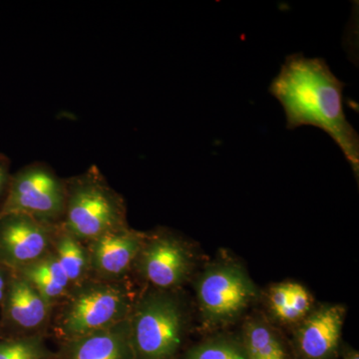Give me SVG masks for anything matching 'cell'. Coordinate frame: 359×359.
I'll return each instance as SVG.
<instances>
[{"label":"cell","mask_w":359,"mask_h":359,"mask_svg":"<svg viewBox=\"0 0 359 359\" xmlns=\"http://www.w3.org/2000/svg\"><path fill=\"white\" fill-rule=\"evenodd\" d=\"M184 359H247V355L242 339L221 335L192 347Z\"/></svg>","instance_id":"e0dca14e"},{"label":"cell","mask_w":359,"mask_h":359,"mask_svg":"<svg viewBox=\"0 0 359 359\" xmlns=\"http://www.w3.org/2000/svg\"><path fill=\"white\" fill-rule=\"evenodd\" d=\"M11 278H8V273H6V268L0 266V304L4 302V297H6L7 287H8V283L9 280H11Z\"/></svg>","instance_id":"44dd1931"},{"label":"cell","mask_w":359,"mask_h":359,"mask_svg":"<svg viewBox=\"0 0 359 359\" xmlns=\"http://www.w3.org/2000/svg\"><path fill=\"white\" fill-rule=\"evenodd\" d=\"M56 330L63 342L117 325L131 314L134 302L121 282L89 278L75 285L63 301Z\"/></svg>","instance_id":"3957f363"},{"label":"cell","mask_w":359,"mask_h":359,"mask_svg":"<svg viewBox=\"0 0 359 359\" xmlns=\"http://www.w3.org/2000/svg\"><path fill=\"white\" fill-rule=\"evenodd\" d=\"M13 273L29 283L51 308L59 302L65 301L72 289L65 269L52 250L34 263Z\"/></svg>","instance_id":"4fadbf2b"},{"label":"cell","mask_w":359,"mask_h":359,"mask_svg":"<svg viewBox=\"0 0 359 359\" xmlns=\"http://www.w3.org/2000/svg\"><path fill=\"white\" fill-rule=\"evenodd\" d=\"M256 292L248 273L233 263L212 264L197 283L201 313L212 325L237 318L249 306Z\"/></svg>","instance_id":"8992f818"},{"label":"cell","mask_w":359,"mask_h":359,"mask_svg":"<svg viewBox=\"0 0 359 359\" xmlns=\"http://www.w3.org/2000/svg\"><path fill=\"white\" fill-rule=\"evenodd\" d=\"M40 334L0 341V359H56Z\"/></svg>","instance_id":"2e32d148"},{"label":"cell","mask_w":359,"mask_h":359,"mask_svg":"<svg viewBox=\"0 0 359 359\" xmlns=\"http://www.w3.org/2000/svg\"><path fill=\"white\" fill-rule=\"evenodd\" d=\"M61 359H136L130 316L108 328L63 342Z\"/></svg>","instance_id":"8fae6325"},{"label":"cell","mask_w":359,"mask_h":359,"mask_svg":"<svg viewBox=\"0 0 359 359\" xmlns=\"http://www.w3.org/2000/svg\"><path fill=\"white\" fill-rule=\"evenodd\" d=\"M242 342L247 359H289L282 340L262 320L245 323Z\"/></svg>","instance_id":"9a60e30c"},{"label":"cell","mask_w":359,"mask_h":359,"mask_svg":"<svg viewBox=\"0 0 359 359\" xmlns=\"http://www.w3.org/2000/svg\"><path fill=\"white\" fill-rule=\"evenodd\" d=\"M51 250L65 269L72 287L89 278L91 268L88 248L66 231L60 224L56 226Z\"/></svg>","instance_id":"5bb4252c"},{"label":"cell","mask_w":359,"mask_h":359,"mask_svg":"<svg viewBox=\"0 0 359 359\" xmlns=\"http://www.w3.org/2000/svg\"><path fill=\"white\" fill-rule=\"evenodd\" d=\"M2 304L6 320L29 334H39L48 321L52 309L29 283L15 273L9 280Z\"/></svg>","instance_id":"7c38bea8"},{"label":"cell","mask_w":359,"mask_h":359,"mask_svg":"<svg viewBox=\"0 0 359 359\" xmlns=\"http://www.w3.org/2000/svg\"><path fill=\"white\" fill-rule=\"evenodd\" d=\"M130 327L136 359H173L183 342V309L172 294L149 292L134 304Z\"/></svg>","instance_id":"277c9868"},{"label":"cell","mask_w":359,"mask_h":359,"mask_svg":"<svg viewBox=\"0 0 359 359\" xmlns=\"http://www.w3.org/2000/svg\"><path fill=\"white\" fill-rule=\"evenodd\" d=\"M147 235L129 226L109 231L87 244L93 278L121 282L135 264Z\"/></svg>","instance_id":"9c48e42d"},{"label":"cell","mask_w":359,"mask_h":359,"mask_svg":"<svg viewBox=\"0 0 359 359\" xmlns=\"http://www.w3.org/2000/svg\"><path fill=\"white\" fill-rule=\"evenodd\" d=\"M65 182V205L60 226L84 244L128 226L126 204L96 166Z\"/></svg>","instance_id":"7a4b0ae2"},{"label":"cell","mask_w":359,"mask_h":359,"mask_svg":"<svg viewBox=\"0 0 359 359\" xmlns=\"http://www.w3.org/2000/svg\"><path fill=\"white\" fill-rule=\"evenodd\" d=\"M56 226L25 214L0 216V266L16 271L46 256Z\"/></svg>","instance_id":"52a82bcc"},{"label":"cell","mask_w":359,"mask_h":359,"mask_svg":"<svg viewBox=\"0 0 359 359\" xmlns=\"http://www.w3.org/2000/svg\"><path fill=\"white\" fill-rule=\"evenodd\" d=\"M292 283L276 285L269 290V302L271 313L280 320V316L289 306Z\"/></svg>","instance_id":"d6986e66"},{"label":"cell","mask_w":359,"mask_h":359,"mask_svg":"<svg viewBox=\"0 0 359 359\" xmlns=\"http://www.w3.org/2000/svg\"><path fill=\"white\" fill-rule=\"evenodd\" d=\"M142 276L161 290L178 287L186 282L193 268L188 248L166 233L148 236L135 261Z\"/></svg>","instance_id":"ba28073f"},{"label":"cell","mask_w":359,"mask_h":359,"mask_svg":"<svg viewBox=\"0 0 359 359\" xmlns=\"http://www.w3.org/2000/svg\"><path fill=\"white\" fill-rule=\"evenodd\" d=\"M311 304L313 299L308 290L299 283H292L290 304L280 316V320L290 323L302 320L311 311Z\"/></svg>","instance_id":"ac0fdd59"},{"label":"cell","mask_w":359,"mask_h":359,"mask_svg":"<svg viewBox=\"0 0 359 359\" xmlns=\"http://www.w3.org/2000/svg\"><path fill=\"white\" fill-rule=\"evenodd\" d=\"M344 359H359L358 353H353L351 354H349V355L346 356V358Z\"/></svg>","instance_id":"7402d4cb"},{"label":"cell","mask_w":359,"mask_h":359,"mask_svg":"<svg viewBox=\"0 0 359 359\" xmlns=\"http://www.w3.org/2000/svg\"><path fill=\"white\" fill-rule=\"evenodd\" d=\"M65 182L44 163H32L11 175L0 216L25 214L45 223H61Z\"/></svg>","instance_id":"5b68a950"},{"label":"cell","mask_w":359,"mask_h":359,"mask_svg":"<svg viewBox=\"0 0 359 359\" xmlns=\"http://www.w3.org/2000/svg\"><path fill=\"white\" fill-rule=\"evenodd\" d=\"M344 87L325 59L295 53L287 56L269 91L282 105L287 129L323 130L358 175L359 137L344 112Z\"/></svg>","instance_id":"6da1fadb"},{"label":"cell","mask_w":359,"mask_h":359,"mask_svg":"<svg viewBox=\"0 0 359 359\" xmlns=\"http://www.w3.org/2000/svg\"><path fill=\"white\" fill-rule=\"evenodd\" d=\"M346 311L325 306L309 314L295 332V347L302 359H332L339 348Z\"/></svg>","instance_id":"30bf717a"},{"label":"cell","mask_w":359,"mask_h":359,"mask_svg":"<svg viewBox=\"0 0 359 359\" xmlns=\"http://www.w3.org/2000/svg\"><path fill=\"white\" fill-rule=\"evenodd\" d=\"M11 164L6 156L0 154V205L6 198L7 189H8L9 181H11Z\"/></svg>","instance_id":"ffe728a7"}]
</instances>
